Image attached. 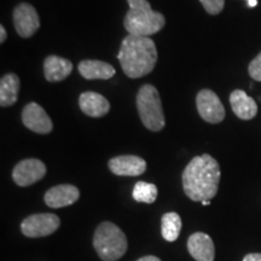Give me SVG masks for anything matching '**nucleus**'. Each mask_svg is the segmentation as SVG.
<instances>
[{
  "instance_id": "obj_1",
  "label": "nucleus",
  "mask_w": 261,
  "mask_h": 261,
  "mask_svg": "<svg viewBox=\"0 0 261 261\" xmlns=\"http://www.w3.org/2000/svg\"><path fill=\"white\" fill-rule=\"evenodd\" d=\"M182 189L195 202L212 200L217 195L220 181V167L211 155L196 156L182 172Z\"/></svg>"
},
{
  "instance_id": "obj_2",
  "label": "nucleus",
  "mask_w": 261,
  "mask_h": 261,
  "mask_svg": "<svg viewBox=\"0 0 261 261\" xmlns=\"http://www.w3.org/2000/svg\"><path fill=\"white\" fill-rule=\"evenodd\" d=\"M117 58L127 76L138 79L150 74L155 68L158 50L149 37L129 34L122 40Z\"/></svg>"
},
{
  "instance_id": "obj_3",
  "label": "nucleus",
  "mask_w": 261,
  "mask_h": 261,
  "mask_svg": "<svg viewBox=\"0 0 261 261\" xmlns=\"http://www.w3.org/2000/svg\"><path fill=\"white\" fill-rule=\"evenodd\" d=\"M93 247L103 261H117L127 252L126 234L110 221L98 225L93 236Z\"/></svg>"
},
{
  "instance_id": "obj_4",
  "label": "nucleus",
  "mask_w": 261,
  "mask_h": 261,
  "mask_svg": "<svg viewBox=\"0 0 261 261\" xmlns=\"http://www.w3.org/2000/svg\"><path fill=\"white\" fill-rule=\"evenodd\" d=\"M137 108L143 125L152 132H159L166 125L161 98L152 85H144L137 94Z\"/></svg>"
},
{
  "instance_id": "obj_5",
  "label": "nucleus",
  "mask_w": 261,
  "mask_h": 261,
  "mask_svg": "<svg viewBox=\"0 0 261 261\" xmlns=\"http://www.w3.org/2000/svg\"><path fill=\"white\" fill-rule=\"evenodd\" d=\"M165 16L154 10L150 11H133L128 10L123 19V25L130 35L149 37L159 33L165 27Z\"/></svg>"
},
{
  "instance_id": "obj_6",
  "label": "nucleus",
  "mask_w": 261,
  "mask_h": 261,
  "mask_svg": "<svg viewBox=\"0 0 261 261\" xmlns=\"http://www.w3.org/2000/svg\"><path fill=\"white\" fill-rule=\"evenodd\" d=\"M61 225L60 218L52 213H40L29 215L22 221L21 231L24 236L31 238L45 237L56 232Z\"/></svg>"
},
{
  "instance_id": "obj_7",
  "label": "nucleus",
  "mask_w": 261,
  "mask_h": 261,
  "mask_svg": "<svg viewBox=\"0 0 261 261\" xmlns=\"http://www.w3.org/2000/svg\"><path fill=\"white\" fill-rule=\"evenodd\" d=\"M196 107H197L198 114L204 121L219 123L225 119V108L219 97L213 91H200L196 97Z\"/></svg>"
},
{
  "instance_id": "obj_8",
  "label": "nucleus",
  "mask_w": 261,
  "mask_h": 261,
  "mask_svg": "<svg viewBox=\"0 0 261 261\" xmlns=\"http://www.w3.org/2000/svg\"><path fill=\"white\" fill-rule=\"evenodd\" d=\"M46 174V166L38 159H27L18 162L12 171V179L18 187H29Z\"/></svg>"
},
{
  "instance_id": "obj_9",
  "label": "nucleus",
  "mask_w": 261,
  "mask_h": 261,
  "mask_svg": "<svg viewBox=\"0 0 261 261\" xmlns=\"http://www.w3.org/2000/svg\"><path fill=\"white\" fill-rule=\"evenodd\" d=\"M14 23L19 37L31 38L40 27V19L37 10L27 3H22L14 10Z\"/></svg>"
},
{
  "instance_id": "obj_10",
  "label": "nucleus",
  "mask_w": 261,
  "mask_h": 261,
  "mask_svg": "<svg viewBox=\"0 0 261 261\" xmlns=\"http://www.w3.org/2000/svg\"><path fill=\"white\" fill-rule=\"evenodd\" d=\"M22 121L27 128L40 135H48L54 128L50 116L38 103L34 102L24 107L22 112Z\"/></svg>"
},
{
  "instance_id": "obj_11",
  "label": "nucleus",
  "mask_w": 261,
  "mask_h": 261,
  "mask_svg": "<svg viewBox=\"0 0 261 261\" xmlns=\"http://www.w3.org/2000/svg\"><path fill=\"white\" fill-rule=\"evenodd\" d=\"M109 169L121 177H137L145 172L146 162L139 156L121 155L110 160Z\"/></svg>"
},
{
  "instance_id": "obj_12",
  "label": "nucleus",
  "mask_w": 261,
  "mask_h": 261,
  "mask_svg": "<svg viewBox=\"0 0 261 261\" xmlns=\"http://www.w3.org/2000/svg\"><path fill=\"white\" fill-rule=\"evenodd\" d=\"M79 189L70 184H62L51 188L45 194V203L50 208H63L79 200Z\"/></svg>"
},
{
  "instance_id": "obj_13",
  "label": "nucleus",
  "mask_w": 261,
  "mask_h": 261,
  "mask_svg": "<svg viewBox=\"0 0 261 261\" xmlns=\"http://www.w3.org/2000/svg\"><path fill=\"white\" fill-rule=\"evenodd\" d=\"M188 249L196 261H214L215 247L213 240L207 233H192L188 240Z\"/></svg>"
},
{
  "instance_id": "obj_14",
  "label": "nucleus",
  "mask_w": 261,
  "mask_h": 261,
  "mask_svg": "<svg viewBox=\"0 0 261 261\" xmlns=\"http://www.w3.org/2000/svg\"><path fill=\"white\" fill-rule=\"evenodd\" d=\"M79 106L83 113L91 117H102L110 110V104L107 98L96 92L81 93Z\"/></svg>"
},
{
  "instance_id": "obj_15",
  "label": "nucleus",
  "mask_w": 261,
  "mask_h": 261,
  "mask_svg": "<svg viewBox=\"0 0 261 261\" xmlns=\"http://www.w3.org/2000/svg\"><path fill=\"white\" fill-rule=\"evenodd\" d=\"M230 104L234 115L241 120H252L257 114V104L242 90H234L230 96Z\"/></svg>"
},
{
  "instance_id": "obj_16",
  "label": "nucleus",
  "mask_w": 261,
  "mask_h": 261,
  "mask_svg": "<svg viewBox=\"0 0 261 261\" xmlns=\"http://www.w3.org/2000/svg\"><path fill=\"white\" fill-rule=\"evenodd\" d=\"M73 71V64L69 60L58 57L48 56L44 62V74L47 81L50 83H58L67 79Z\"/></svg>"
},
{
  "instance_id": "obj_17",
  "label": "nucleus",
  "mask_w": 261,
  "mask_h": 261,
  "mask_svg": "<svg viewBox=\"0 0 261 261\" xmlns=\"http://www.w3.org/2000/svg\"><path fill=\"white\" fill-rule=\"evenodd\" d=\"M79 73L87 80H108L115 75V69L107 62L86 60L80 62Z\"/></svg>"
},
{
  "instance_id": "obj_18",
  "label": "nucleus",
  "mask_w": 261,
  "mask_h": 261,
  "mask_svg": "<svg viewBox=\"0 0 261 261\" xmlns=\"http://www.w3.org/2000/svg\"><path fill=\"white\" fill-rule=\"evenodd\" d=\"M21 83L16 74H6L0 80V106L10 107L17 102Z\"/></svg>"
},
{
  "instance_id": "obj_19",
  "label": "nucleus",
  "mask_w": 261,
  "mask_h": 261,
  "mask_svg": "<svg viewBox=\"0 0 261 261\" xmlns=\"http://www.w3.org/2000/svg\"><path fill=\"white\" fill-rule=\"evenodd\" d=\"M181 230V218L174 212L162 215L161 219V233L167 242H174L178 240Z\"/></svg>"
},
{
  "instance_id": "obj_20",
  "label": "nucleus",
  "mask_w": 261,
  "mask_h": 261,
  "mask_svg": "<svg viewBox=\"0 0 261 261\" xmlns=\"http://www.w3.org/2000/svg\"><path fill=\"white\" fill-rule=\"evenodd\" d=\"M133 200L142 203H154L158 197V188L155 184L146 181H138L133 188Z\"/></svg>"
},
{
  "instance_id": "obj_21",
  "label": "nucleus",
  "mask_w": 261,
  "mask_h": 261,
  "mask_svg": "<svg viewBox=\"0 0 261 261\" xmlns=\"http://www.w3.org/2000/svg\"><path fill=\"white\" fill-rule=\"evenodd\" d=\"M200 2L210 15L220 14L225 5V0H200Z\"/></svg>"
},
{
  "instance_id": "obj_22",
  "label": "nucleus",
  "mask_w": 261,
  "mask_h": 261,
  "mask_svg": "<svg viewBox=\"0 0 261 261\" xmlns=\"http://www.w3.org/2000/svg\"><path fill=\"white\" fill-rule=\"evenodd\" d=\"M248 73H249L252 79L261 83V52L249 63Z\"/></svg>"
},
{
  "instance_id": "obj_23",
  "label": "nucleus",
  "mask_w": 261,
  "mask_h": 261,
  "mask_svg": "<svg viewBox=\"0 0 261 261\" xmlns=\"http://www.w3.org/2000/svg\"><path fill=\"white\" fill-rule=\"evenodd\" d=\"M129 5V10H133V11H150L151 9V5L148 0H127Z\"/></svg>"
},
{
  "instance_id": "obj_24",
  "label": "nucleus",
  "mask_w": 261,
  "mask_h": 261,
  "mask_svg": "<svg viewBox=\"0 0 261 261\" xmlns=\"http://www.w3.org/2000/svg\"><path fill=\"white\" fill-rule=\"evenodd\" d=\"M243 261H261V254L260 253L248 254V255L244 256Z\"/></svg>"
},
{
  "instance_id": "obj_25",
  "label": "nucleus",
  "mask_w": 261,
  "mask_h": 261,
  "mask_svg": "<svg viewBox=\"0 0 261 261\" xmlns=\"http://www.w3.org/2000/svg\"><path fill=\"white\" fill-rule=\"evenodd\" d=\"M6 38H8V34H6L4 25H2V27H0V42H2V44L3 42H5Z\"/></svg>"
},
{
  "instance_id": "obj_26",
  "label": "nucleus",
  "mask_w": 261,
  "mask_h": 261,
  "mask_svg": "<svg viewBox=\"0 0 261 261\" xmlns=\"http://www.w3.org/2000/svg\"><path fill=\"white\" fill-rule=\"evenodd\" d=\"M137 261H161L159 259V257H156L154 255H148V256H143L138 259Z\"/></svg>"
},
{
  "instance_id": "obj_27",
  "label": "nucleus",
  "mask_w": 261,
  "mask_h": 261,
  "mask_svg": "<svg viewBox=\"0 0 261 261\" xmlns=\"http://www.w3.org/2000/svg\"><path fill=\"white\" fill-rule=\"evenodd\" d=\"M247 5L249 6V8H255L257 5V0H249V2H247Z\"/></svg>"
},
{
  "instance_id": "obj_28",
  "label": "nucleus",
  "mask_w": 261,
  "mask_h": 261,
  "mask_svg": "<svg viewBox=\"0 0 261 261\" xmlns=\"http://www.w3.org/2000/svg\"><path fill=\"white\" fill-rule=\"evenodd\" d=\"M201 203L203 204V205H210L211 204V201L210 200H205V201H202Z\"/></svg>"
},
{
  "instance_id": "obj_29",
  "label": "nucleus",
  "mask_w": 261,
  "mask_h": 261,
  "mask_svg": "<svg viewBox=\"0 0 261 261\" xmlns=\"http://www.w3.org/2000/svg\"><path fill=\"white\" fill-rule=\"evenodd\" d=\"M246 2H249V0H246Z\"/></svg>"
}]
</instances>
